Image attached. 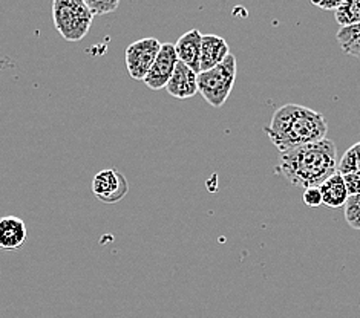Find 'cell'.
I'll list each match as a JSON object with an SVG mask.
<instances>
[{
	"instance_id": "obj_1",
	"label": "cell",
	"mask_w": 360,
	"mask_h": 318,
	"mask_svg": "<svg viewBox=\"0 0 360 318\" xmlns=\"http://www.w3.org/2000/svg\"><path fill=\"white\" fill-rule=\"evenodd\" d=\"M281 153L325 140L328 123L319 112L299 105H285L273 114L271 123L264 128Z\"/></svg>"
},
{
	"instance_id": "obj_2",
	"label": "cell",
	"mask_w": 360,
	"mask_h": 318,
	"mask_svg": "<svg viewBox=\"0 0 360 318\" xmlns=\"http://www.w3.org/2000/svg\"><path fill=\"white\" fill-rule=\"evenodd\" d=\"M338 150L331 140H322L281 153L279 171L291 185L319 187L338 171Z\"/></svg>"
},
{
	"instance_id": "obj_3",
	"label": "cell",
	"mask_w": 360,
	"mask_h": 318,
	"mask_svg": "<svg viewBox=\"0 0 360 318\" xmlns=\"http://www.w3.org/2000/svg\"><path fill=\"white\" fill-rule=\"evenodd\" d=\"M54 25L68 41H80L91 29L94 15L83 0H54Z\"/></svg>"
},
{
	"instance_id": "obj_4",
	"label": "cell",
	"mask_w": 360,
	"mask_h": 318,
	"mask_svg": "<svg viewBox=\"0 0 360 318\" xmlns=\"http://www.w3.org/2000/svg\"><path fill=\"white\" fill-rule=\"evenodd\" d=\"M236 81V57L233 54L210 71L198 74V93L212 107H221L229 100Z\"/></svg>"
},
{
	"instance_id": "obj_5",
	"label": "cell",
	"mask_w": 360,
	"mask_h": 318,
	"mask_svg": "<svg viewBox=\"0 0 360 318\" xmlns=\"http://www.w3.org/2000/svg\"><path fill=\"white\" fill-rule=\"evenodd\" d=\"M162 43H160L155 37H146L141 40H136L131 43L126 48L124 62L127 72L134 80L144 81L146 75L150 71L152 65L155 63V60L160 54Z\"/></svg>"
},
{
	"instance_id": "obj_6",
	"label": "cell",
	"mask_w": 360,
	"mask_h": 318,
	"mask_svg": "<svg viewBox=\"0 0 360 318\" xmlns=\"http://www.w3.org/2000/svg\"><path fill=\"white\" fill-rule=\"evenodd\" d=\"M129 192V184L117 168L101 170L94 176L92 193L105 204H117Z\"/></svg>"
},
{
	"instance_id": "obj_7",
	"label": "cell",
	"mask_w": 360,
	"mask_h": 318,
	"mask_svg": "<svg viewBox=\"0 0 360 318\" xmlns=\"http://www.w3.org/2000/svg\"><path fill=\"white\" fill-rule=\"evenodd\" d=\"M178 63V57L175 53V45L172 43H162L160 54L152 65L150 71L144 79V84L152 91L166 89V86L172 77Z\"/></svg>"
},
{
	"instance_id": "obj_8",
	"label": "cell",
	"mask_w": 360,
	"mask_h": 318,
	"mask_svg": "<svg viewBox=\"0 0 360 318\" xmlns=\"http://www.w3.org/2000/svg\"><path fill=\"white\" fill-rule=\"evenodd\" d=\"M169 95L176 100H187L198 93V74L184 63L178 62L175 71L166 86Z\"/></svg>"
},
{
	"instance_id": "obj_9",
	"label": "cell",
	"mask_w": 360,
	"mask_h": 318,
	"mask_svg": "<svg viewBox=\"0 0 360 318\" xmlns=\"http://www.w3.org/2000/svg\"><path fill=\"white\" fill-rule=\"evenodd\" d=\"M201 45H202V34L200 29H192L175 43V53L178 62L184 63L191 67L192 71L200 74V62H201Z\"/></svg>"
},
{
	"instance_id": "obj_10",
	"label": "cell",
	"mask_w": 360,
	"mask_h": 318,
	"mask_svg": "<svg viewBox=\"0 0 360 318\" xmlns=\"http://www.w3.org/2000/svg\"><path fill=\"white\" fill-rule=\"evenodd\" d=\"M227 55H230V48L224 39L215 36V34L202 36L200 74L217 67L218 65L224 62Z\"/></svg>"
},
{
	"instance_id": "obj_11",
	"label": "cell",
	"mask_w": 360,
	"mask_h": 318,
	"mask_svg": "<svg viewBox=\"0 0 360 318\" xmlns=\"http://www.w3.org/2000/svg\"><path fill=\"white\" fill-rule=\"evenodd\" d=\"M27 227L20 218H0V249H5V251L20 249L27 242Z\"/></svg>"
},
{
	"instance_id": "obj_12",
	"label": "cell",
	"mask_w": 360,
	"mask_h": 318,
	"mask_svg": "<svg viewBox=\"0 0 360 318\" xmlns=\"http://www.w3.org/2000/svg\"><path fill=\"white\" fill-rule=\"evenodd\" d=\"M319 190L322 193L323 205H327L328 208L333 210L345 207L348 197L351 196L345 176L342 175L340 171L333 173L322 185H319Z\"/></svg>"
},
{
	"instance_id": "obj_13",
	"label": "cell",
	"mask_w": 360,
	"mask_h": 318,
	"mask_svg": "<svg viewBox=\"0 0 360 318\" xmlns=\"http://www.w3.org/2000/svg\"><path fill=\"white\" fill-rule=\"evenodd\" d=\"M344 54L360 58V23L340 28L336 36Z\"/></svg>"
},
{
	"instance_id": "obj_14",
	"label": "cell",
	"mask_w": 360,
	"mask_h": 318,
	"mask_svg": "<svg viewBox=\"0 0 360 318\" xmlns=\"http://www.w3.org/2000/svg\"><path fill=\"white\" fill-rule=\"evenodd\" d=\"M336 20L342 28L353 27L360 23V0H345L340 2L339 8L334 11Z\"/></svg>"
},
{
	"instance_id": "obj_15",
	"label": "cell",
	"mask_w": 360,
	"mask_h": 318,
	"mask_svg": "<svg viewBox=\"0 0 360 318\" xmlns=\"http://www.w3.org/2000/svg\"><path fill=\"white\" fill-rule=\"evenodd\" d=\"M338 171L342 175H353L360 173V143L353 145L342 158L340 164L338 166Z\"/></svg>"
},
{
	"instance_id": "obj_16",
	"label": "cell",
	"mask_w": 360,
	"mask_h": 318,
	"mask_svg": "<svg viewBox=\"0 0 360 318\" xmlns=\"http://www.w3.org/2000/svg\"><path fill=\"white\" fill-rule=\"evenodd\" d=\"M345 218L351 227L360 230V193L351 194L345 205Z\"/></svg>"
},
{
	"instance_id": "obj_17",
	"label": "cell",
	"mask_w": 360,
	"mask_h": 318,
	"mask_svg": "<svg viewBox=\"0 0 360 318\" xmlns=\"http://www.w3.org/2000/svg\"><path fill=\"white\" fill-rule=\"evenodd\" d=\"M86 6L89 8V11L92 15H105L109 13H114L117 8L120 6V2L114 0V2H103V0H86Z\"/></svg>"
},
{
	"instance_id": "obj_18",
	"label": "cell",
	"mask_w": 360,
	"mask_h": 318,
	"mask_svg": "<svg viewBox=\"0 0 360 318\" xmlns=\"http://www.w3.org/2000/svg\"><path fill=\"white\" fill-rule=\"evenodd\" d=\"M304 202L307 207L310 208H317L323 205V199H322V193L319 190V187H311V188H307L304 192Z\"/></svg>"
},
{
	"instance_id": "obj_19",
	"label": "cell",
	"mask_w": 360,
	"mask_h": 318,
	"mask_svg": "<svg viewBox=\"0 0 360 318\" xmlns=\"http://www.w3.org/2000/svg\"><path fill=\"white\" fill-rule=\"evenodd\" d=\"M345 180H347L349 194H359L360 193V173L345 175Z\"/></svg>"
},
{
	"instance_id": "obj_20",
	"label": "cell",
	"mask_w": 360,
	"mask_h": 318,
	"mask_svg": "<svg viewBox=\"0 0 360 318\" xmlns=\"http://www.w3.org/2000/svg\"><path fill=\"white\" fill-rule=\"evenodd\" d=\"M311 4L322 8V10H334V11H336L340 5V2H316V0H313Z\"/></svg>"
}]
</instances>
